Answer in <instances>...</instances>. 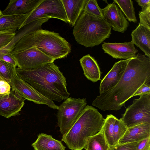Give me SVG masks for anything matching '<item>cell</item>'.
I'll return each mask as SVG.
<instances>
[{
    "label": "cell",
    "instance_id": "d4e9b609",
    "mask_svg": "<svg viewBox=\"0 0 150 150\" xmlns=\"http://www.w3.org/2000/svg\"><path fill=\"white\" fill-rule=\"evenodd\" d=\"M16 67L0 59V75L9 83L16 72Z\"/></svg>",
    "mask_w": 150,
    "mask_h": 150
},
{
    "label": "cell",
    "instance_id": "4316f807",
    "mask_svg": "<svg viewBox=\"0 0 150 150\" xmlns=\"http://www.w3.org/2000/svg\"><path fill=\"white\" fill-rule=\"evenodd\" d=\"M83 11L95 16L103 18L102 9L98 6L96 0H85Z\"/></svg>",
    "mask_w": 150,
    "mask_h": 150
},
{
    "label": "cell",
    "instance_id": "44dd1931",
    "mask_svg": "<svg viewBox=\"0 0 150 150\" xmlns=\"http://www.w3.org/2000/svg\"><path fill=\"white\" fill-rule=\"evenodd\" d=\"M30 13L21 15H3L0 17V31L19 30Z\"/></svg>",
    "mask_w": 150,
    "mask_h": 150
},
{
    "label": "cell",
    "instance_id": "2e32d148",
    "mask_svg": "<svg viewBox=\"0 0 150 150\" xmlns=\"http://www.w3.org/2000/svg\"><path fill=\"white\" fill-rule=\"evenodd\" d=\"M150 137V123L145 122L127 128L118 144L141 141Z\"/></svg>",
    "mask_w": 150,
    "mask_h": 150
},
{
    "label": "cell",
    "instance_id": "1f68e13d",
    "mask_svg": "<svg viewBox=\"0 0 150 150\" xmlns=\"http://www.w3.org/2000/svg\"><path fill=\"white\" fill-rule=\"evenodd\" d=\"M11 87L9 84L4 81H0V96L10 92Z\"/></svg>",
    "mask_w": 150,
    "mask_h": 150
},
{
    "label": "cell",
    "instance_id": "5b68a950",
    "mask_svg": "<svg viewBox=\"0 0 150 150\" xmlns=\"http://www.w3.org/2000/svg\"><path fill=\"white\" fill-rule=\"evenodd\" d=\"M111 28L103 18L83 11L74 26L73 32L78 43L86 47H92L110 37Z\"/></svg>",
    "mask_w": 150,
    "mask_h": 150
},
{
    "label": "cell",
    "instance_id": "ac0fdd59",
    "mask_svg": "<svg viewBox=\"0 0 150 150\" xmlns=\"http://www.w3.org/2000/svg\"><path fill=\"white\" fill-rule=\"evenodd\" d=\"M84 74L89 80L95 82L100 80L101 72L95 59L90 55L84 56L79 60Z\"/></svg>",
    "mask_w": 150,
    "mask_h": 150
},
{
    "label": "cell",
    "instance_id": "ffe728a7",
    "mask_svg": "<svg viewBox=\"0 0 150 150\" xmlns=\"http://www.w3.org/2000/svg\"><path fill=\"white\" fill-rule=\"evenodd\" d=\"M68 20L74 27L83 11L85 0H61Z\"/></svg>",
    "mask_w": 150,
    "mask_h": 150
},
{
    "label": "cell",
    "instance_id": "f546056e",
    "mask_svg": "<svg viewBox=\"0 0 150 150\" xmlns=\"http://www.w3.org/2000/svg\"><path fill=\"white\" fill-rule=\"evenodd\" d=\"M16 32L0 35V49L7 45L14 37Z\"/></svg>",
    "mask_w": 150,
    "mask_h": 150
},
{
    "label": "cell",
    "instance_id": "f1b7e54d",
    "mask_svg": "<svg viewBox=\"0 0 150 150\" xmlns=\"http://www.w3.org/2000/svg\"><path fill=\"white\" fill-rule=\"evenodd\" d=\"M140 142L117 144L112 146L109 147L108 150H136Z\"/></svg>",
    "mask_w": 150,
    "mask_h": 150
},
{
    "label": "cell",
    "instance_id": "74e56055",
    "mask_svg": "<svg viewBox=\"0 0 150 150\" xmlns=\"http://www.w3.org/2000/svg\"><path fill=\"white\" fill-rule=\"evenodd\" d=\"M0 81H4L6 82V80L4 79L3 77H2L0 75Z\"/></svg>",
    "mask_w": 150,
    "mask_h": 150
},
{
    "label": "cell",
    "instance_id": "8d00e7d4",
    "mask_svg": "<svg viewBox=\"0 0 150 150\" xmlns=\"http://www.w3.org/2000/svg\"><path fill=\"white\" fill-rule=\"evenodd\" d=\"M16 30L14 29L0 31V35L9 33L15 32Z\"/></svg>",
    "mask_w": 150,
    "mask_h": 150
},
{
    "label": "cell",
    "instance_id": "9c48e42d",
    "mask_svg": "<svg viewBox=\"0 0 150 150\" xmlns=\"http://www.w3.org/2000/svg\"><path fill=\"white\" fill-rule=\"evenodd\" d=\"M10 85L11 89L25 99L35 103L43 104L54 109H58L53 101L48 99L33 87L21 79L16 72L12 79Z\"/></svg>",
    "mask_w": 150,
    "mask_h": 150
},
{
    "label": "cell",
    "instance_id": "e575fe53",
    "mask_svg": "<svg viewBox=\"0 0 150 150\" xmlns=\"http://www.w3.org/2000/svg\"><path fill=\"white\" fill-rule=\"evenodd\" d=\"M138 5L142 8V9H145L150 7V0H136Z\"/></svg>",
    "mask_w": 150,
    "mask_h": 150
},
{
    "label": "cell",
    "instance_id": "f35d334b",
    "mask_svg": "<svg viewBox=\"0 0 150 150\" xmlns=\"http://www.w3.org/2000/svg\"><path fill=\"white\" fill-rule=\"evenodd\" d=\"M3 15L2 13V11H1L0 9V17H1Z\"/></svg>",
    "mask_w": 150,
    "mask_h": 150
},
{
    "label": "cell",
    "instance_id": "52a82bcc",
    "mask_svg": "<svg viewBox=\"0 0 150 150\" xmlns=\"http://www.w3.org/2000/svg\"><path fill=\"white\" fill-rule=\"evenodd\" d=\"M140 96L134 99L120 118L127 128L145 122L150 123V95Z\"/></svg>",
    "mask_w": 150,
    "mask_h": 150
},
{
    "label": "cell",
    "instance_id": "d590c367",
    "mask_svg": "<svg viewBox=\"0 0 150 150\" xmlns=\"http://www.w3.org/2000/svg\"><path fill=\"white\" fill-rule=\"evenodd\" d=\"M12 49V47L8 44L3 48L0 49V59L4 54L11 52Z\"/></svg>",
    "mask_w": 150,
    "mask_h": 150
},
{
    "label": "cell",
    "instance_id": "5bb4252c",
    "mask_svg": "<svg viewBox=\"0 0 150 150\" xmlns=\"http://www.w3.org/2000/svg\"><path fill=\"white\" fill-rule=\"evenodd\" d=\"M102 48L105 53L115 59H130L135 56L138 52L131 41L117 43L104 42Z\"/></svg>",
    "mask_w": 150,
    "mask_h": 150
},
{
    "label": "cell",
    "instance_id": "6da1fadb",
    "mask_svg": "<svg viewBox=\"0 0 150 150\" xmlns=\"http://www.w3.org/2000/svg\"><path fill=\"white\" fill-rule=\"evenodd\" d=\"M146 83H150V58L138 54L131 58L117 84L97 96L92 105L103 111L119 110Z\"/></svg>",
    "mask_w": 150,
    "mask_h": 150
},
{
    "label": "cell",
    "instance_id": "7a4b0ae2",
    "mask_svg": "<svg viewBox=\"0 0 150 150\" xmlns=\"http://www.w3.org/2000/svg\"><path fill=\"white\" fill-rule=\"evenodd\" d=\"M16 73L48 99L60 102L69 97L66 79L54 62L33 69L16 67Z\"/></svg>",
    "mask_w": 150,
    "mask_h": 150
},
{
    "label": "cell",
    "instance_id": "30bf717a",
    "mask_svg": "<svg viewBox=\"0 0 150 150\" xmlns=\"http://www.w3.org/2000/svg\"><path fill=\"white\" fill-rule=\"evenodd\" d=\"M11 53L17 62L18 67L23 69H36L55 60L35 47Z\"/></svg>",
    "mask_w": 150,
    "mask_h": 150
},
{
    "label": "cell",
    "instance_id": "603a6c76",
    "mask_svg": "<svg viewBox=\"0 0 150 150\" xmlns=\"http://www.w3.org/2000/svg\"><path fill=\"white\" fill-rule=\"evenodd\" d=\"M113 1L117 4L129 21L134 23L137 22L133 2L132 0H114Z\"/></svg>",
    "mask_w": 150,
    "mask_h": 150
},
{
    "label": "cell",
    "instance_id": "d6a6232c",
    "mask_svg": "<svg viewBox=\"0 0 150 150\" xmlns=\"http://www.w3.org/2000/svg\"><path fill=\"white\" fill-rule=\"evenodd\" d=\"M150 148V137L140 141L136 150H147Z\"/></svg>",
    "mask_w": 150,
    "mask_h": 150
},
{
    "label": "cell",
    "instance_id": "8fae6325",
    "mask_svg": "<svg viewBox=\"0 0 150 150\" xmlns=\"http://www.w3.org/2000/svg\"><path fill=\"white\" fill-rule=\"evenodd\" d=\"M103 18L115 31L124 33L129 24L121 9L113 1L102 9Z\"/></svg>",
    "mask_w": 150,
    "mask_h": 150
},
{
    "label": "cell",
    "instance_id": "277c9868",
    "mask_svg": "<svg viewBox=\"0 0 150 150\" xmlns=\"http://www.w3.org/2000/svg\"><path fill=\"white\" fill-rule=\"evenodd\" d=\"M105 121V119L97 109L86 105L70 129L62 136V141L71 150L85 149L88 138L100 131Z\"/></svg>",
    "mask_w": 150,
    "mask_h": 150
},
{
    "label": "cell",
    "instance_id": "9a60e30c",
    "mask_svg": "<svg viewBox=\"0 0 150 150\" xmlns=\"http://www.w3.org/2000/svg\"><path fill=\"white\" fill-rule=\"evenodd\" d=\"M43 0H10L2 11L3 15H21L30 13Z\"/></svg>",
    "mask_w": 150,
    "mask_h": 150
},
{
    "label": "cell",
    "instance_id": "836d02e7",
    "mask_svg": "<svg viewBox=\"0 0 150 150\" xmlns=\"http://www.w3.org/2000/svg\"><path fill=\"white\" fill-rule=\"evenodd\" d=\"M0 59L17 67V62L11 52H9L3 55Z\"/></svg>",
    "mask_w": 150,
    "mask_h": 150
},
{
    "label": "cell",
    "instance_id": "d6986e66",
    "mask_svg": "<svg viewBox=\"0 0 150 150\" xmlns=\"http://www.w3.org/2000/svg\"><path fill=\"white\" fill-rule=\"evenodd\" d=\"M31 146L35 150H65L66 148L61 141L43 133L38 134L37 140Z\"/></svg>",
    "mask_w": 150,
    "mask_h": 150
},
{
    "label": "cell",
    "instance_id": "7402d4cb",
    "mask_svg": "<svg viewBox=\"0 0 150 150\" xmlns=\"http://www.w3.org/2000/svg\"><path fill=\"white\" fill-rule=\"evenodd\" d=\"M109 147L102 129L97 134L88 138L85 149L86 150H108Z\"/></svg>",
    "mask_w": 150,
    "mask_h": 150
},
{
    "label": "cell",
    "instance_id": "4fadbf2b",
    "mask_svg": "<svg viewBox=\"0 0 150 150\" xmlns=\"http://www.w3.org/2000/svg\"><path fill=\"white\" fill-rule=\"evenodd\" d=\"M130 59L121 60L115 63L100 83V94L111 89L117 84L123 76Z\"/></svg>",
    "mask_w": 150,
    "mask_h": 150
},
{
    "label": "cell",
    "instance_id": "8992f818",
    "mask_svg": "<svg viewBox=\"0 0 150 150\" xmlns=\"http://www.w3.org/2000/svg\"><path fill=\"white\" fill-rule=\"evenodd\" d=\"M86 98L69 97L58 106L57 117L61 134H67L79 118L86 106Z\"/></svg>",
    "mask_w": 150,
    "mask_h": 150
},
{
    "label": "cell",
    "instance_id": "cb8c5ba5",
    "mask_svg": "<svg viewBox=\"0 0 150 150\" xmlns=\"http://www.w3.org/2000/svg\"><path fill=\"white\" fill-rule=\"evenodd\" d=\"M116 117L110 114L107 116L105 119L102 130L109 147L113 145V132L114 125Z\"/></svg>",
    "mask_w": 150,
    "mask_h": 150
},
{
    "label": "cell",
    "instance_id": "ba28073f",
    "mask_svg": "<svg viewBox=\"0 0 150 150\" xmlns=\"http://www.w3.org/2000/svg\"><path fill=\"white\" fill-rule=\"evenodd\" d=\"M46 17L56 18L66 23H68L66 12L61 0H43L29 14L21 28L38 19Z\"/></svg>",
    "mask_w": 150,
    "mask_h": 150
},
{
    "label": "cell",
    "instance_id": "ab89813d",
    "mask_svg": "<svg viewBox=\"0 0 150 150\" xmlns=\"http://www.w3.org/2000/svg\"><path fill=\"white\" fill-rule=\"evenodd\" d=\"M147 150H150V148L149 149Z\"/></svg>",
    "mask_w": 150,
    "mask_h": 150
},
{
    "label": "cell",
    "instance_id": "484cf974",
    "mask_svg": "<svg viewBox=\"0 0 150 150\" xmlns=\"http://www.w3.org/2000/svg\"><path fill=\"white\" fill-rule=\"evenodd\" d=\"M127 127L121 120L116 118L114 125L113 132V145L118 144L127 130Z\"/></svg>",
    "mask_w": 150,
    "mask_h": 150
},
{
    "label": "cell",
    "instance_id": "3957f363",
    "mask_svg": "<svg viewBox=\"0 0 150 150\" xmlns=\"http://www.w3.org/2000/svg\"><path fill=\"white\" fill-rule=\"evenodd\" d=\"M35 47L55 60L65 58L71 52L70 43L58 33L40 28L26 34L13 47L11 52Z\"/></svg>",
    "mask_w": 150,
    "mask_h": 150
},
{
    "label": "cell",
    "instance_id": "4dcf8cb0",
    "mask_svg": "<svg viewBox=\"0 0 150 150\" xmlns=\"http://www.w3.org/2000/svg\"><path fill=\"white\" fill-rule=\"evenodd\" d=\"M148 95H150V83H146L142 85L135 93L133 97L135 96Z\"/></svg>",
    "mask_w": 150,
    "mask_h": 150
},
{
    "label": "cell",
    "instance_id": "7c38bea8",
    "mask_svg": "<svg viewBox=\"0 0 150 150\" xmlns=\"http://www.w3.org/2000/svg\"><path fill=\"white\" fill-rule=\"evenodd\" d=\"M25 99L11 89L9 93L0 96V115L9 118L19 115Z\"/></svg>",
    "mask_w": 150,
    "mask_h": 150
},
{
    "label": "cell",
    "instance_id": "e0dca14e",
    "mask_svg": "<svg viewBox=\"0 0 150 150\" xmlns=\"http://www.w3.org/2000/svg\"><path fill=\"white\" fill-rule=\"evenodd\" d=\"M131 42L150 58V29L139 25L131 34Z\"/></svg>",
    "mask_w": 150,
    "mask_h": 150
},
{
    "label": "cell",
    "instance_id": "83f0119b",
    "mask_svg": "<svg viewBox=\"0 0 150 150\" xmlns=\"http://www.w3.org/2000/svg\"><path fill=\"white\" fill-rule=\"evenodd\" d=\"M139 25H143L150 29V7L142 9L139 12Z\"/></svg>",
    "mask_w": 150,
    "mask_h": 150
}]
</instances>
